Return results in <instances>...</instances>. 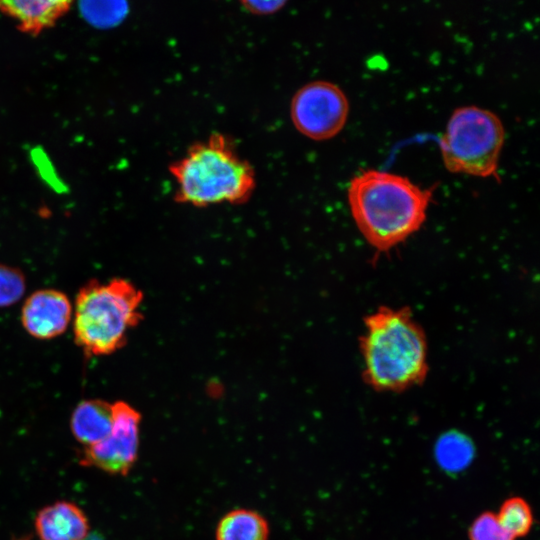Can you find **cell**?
<instances>
[{
    "label": "cell",
    "mask_w": 540,
    "mask_h": 540,
    "mask_svg": "<svg viewBox=\"0 0 540 540\" xmlns=\"http://www.w3.org/2000/svg\"><path fill=\"white\" fill-rule=\"evenodd\" d=\"M432 192L405 176L375 169L355 175L347 190L356 226L378 253L389 252L420 229Z\"/></svg>",
    "instance_id": "obj_1"
},
{
    "label": "cell",
    "mask_w": 540,
    "mask_h": 540,
    "mask_svg": "<svg viewBox=\"0 0 540 540\" xmlns=\"http://www.w3.org/2000/svg\"><path fill=\"white\" fill-rule=\"evenodd\" d=\"M364 325L360 349L367 385L378 392L397 393L425 380L427 340L408 308L379 307Z\"/></svg>",
    "instance_id": "obj_2"
},
{
    "label": "cell",
    "mask_w": 540,
    "mask_h": 540,
    "mask_svg": "<svg viewBox=\"0 0 540 540\" xmlns=\"http://www.w3.org/2000/svg\"><path fill=\"white\" fill-rule=\"evenodd\" d=\"M169 171L177 183L175 201L197 207L245 203L256 187L254 168L218 132L189 146Z\"/></svg>",
    "instance_id": "obj_3"
},
{
    "label": "cell",
    "mask_w": 540,
    "mask_h": 540,
    "mask_svg": "<svg viewBox=\"0 0 540 540\" xmlns=\"http://www.w3.org/2000/svg\"><path fill=\"white\" fill-rule=\"evenodd\" d=\"M142 299V292L125 279L85 284L77 294L73 319L75 342L84 354L109 355L123 347L141 320Z\"/></svg>",
    "instance_id": "obj_4"
},
{
    "label": "cell",
    "mask_w": 540,
    "mask_h": 540,
    "mask_svg": "<svg viewBox=\"0 0 540 540\" xmlns=\"http://www.w3.org/2000/svg\"><path fill=\"white\" fill-rule=\"evenodd\" d=\"M504 140L505 130L499 117L487 109L470 105L453 111L439 147L450 172L498 178Z\"/></svg>",
    "instance_id": "obj_5"
},
{
    "label": "cell",
    "mask_w": 540,
    "mask_h": 540,
    "mask_svg": "<svg viewBox=\"0 0 540 540\" xmlns=\"http://www.w3.org/2000/svg\"><path fill=\"white\" fill-rule=\"evenodd\" d=\"M349 114L346 94L336 84L311 81L294 94L290 115L294 127L304 136L321 141L334 137L344 127Z\"/></svg>",
    "instance_id": "obj_6"
},
{
    "label": "cell",
    "mask_w": 540,
    "mask_h": 540,
    "mask_svg": "<svg viewBox=\"0 0 540 540\" xmlns=\"http://www.w3.org/2000/svg\"><path fill=\"white\" fill-rule=\"evenodd\" d=\"M112 409L110 433L101 442L84 447L80 464L126 476L138 458L141 414L124 401L113 403Z\"/></svg>",
    "instance_id": "obj_7"
},
{
    "label": "cell",
    "mask_w": 540,
    "mask_h": 540,
    "mask_svg": "<svg viewBox=\"0 0 540 540\" xmlns=\"http://www.w3.org/2000/svg\"><path fill=\"white\" fill-rule=\"evenodd\" d=\"M72 318L68 297L55 289H41L24 302L21 322L29 335L42 340L61 335Z\"/></svg>",
    "instance_id": "obj_8"
},
{
    "label": "cell",
    "mask_w": 540,
    "mask_h": 540,
    "mask_svg": "<svg viewBox=\"0 0 540 540\" xmlns=\"http://www.w3.org/2000/svg\"><path fill=\"white\" fill-rule=\"evenodd\" d=\"M89 529L84 511L70 501L45 506L35 517V530L40 540H84Z\"/></svg>",
    "instance_id": "obj_9"
},
{
    "label": "cell",
    "mask_w": 540,
    "mask_h": 540,
    "mask_svg": "<svg viewBox=\"0 0 540 540\" xmlns=\"http://www.w3.org/2000/svg\"><path fill=\"white\" fill-rule=\"evenodd\" d=\"M71 6L62 0L0 1V11L16 21L22 32L38 34L54 25Z\"/></svg>",
    "instance_id": "obj_10"
},
{
    "label": "cell",
    "mask_w": 540,
    "mask_h": 540,
    "mask_svg": "<svg viewBox=\"0 0 540 540\" xmlns=\"http://www.w3.org/2000/svg\"><path fill=\"white\" fill-rule=\"evenodd\" d=\"M112 404L101 399L81 401L73 410L70 428L74 438L84 447L104 440L112 429Z\"/></svg>",
    "instance_id": "obj_11"
},
{
    "label": "cell",
    "mask_w": 540,
    "mask_h": 540,
    "mask_svg": "<svg viewBox=\"0 0 540 540\" xmlns=\"http://www.w3.org/2000/svg\"><path fill=\"white\" fill-rule=\"evenodd\" d=\"M267 519L259 512L237 508L227 512L218 522L216 540H269Z\"/></svg>",
    "instance_id": "obj_12"
},
{
    "label": "cell",
    "mask_w": 540,
    "mask_h": 540,
    "mask_svg": "<svg viewBox=\"0 0 540 540\" xmlns=\"http://www.w3.org/2000/svg\"><path fill=\"white\" fill-rule=\"evenodd\" d=\"M495 513L500 525L515 540L526 537L535 522L530 503L520 496L506 498Z\"/></svg>",
    "instance_id": "obj_13"
},
{
    "label": "cell",
    "mask_w": 540,
    "mask_h": 540,
    "mask_svg": "<svg viewBox=\"0 0 540 540\" xmlns=\"http://www.w3.org/2000/svg\"><path fill=\"white\" fill-rule=\"evenodd\" d=\"M80 10L85 19L98 27H111L121 22L128 12L126 2H82Z\"/></svg>",
    "instance_id": "obj_14"
},
{
    "label": "cell",
    "mask_w": 540,
    "mask_h": 540,
    "mask_svg": "<svg viewBox=\"0 0 540 540\" xmlns=\"http://www.w3.org/2000/svg\"><path fill=\"white\" fill-rule=\"evenodd\" d=\"M468 540H515L500 525L496 513L483 511L468 527Z\"/></svg>",
    "instance_id": "obj_15"
},
{
    "label": "cell",
    "mask_w": 540,
    "mask_h": 540,
    "mask_svg": "<svg viewBox=\"0 0 540 540\" xmlns=\"http://www.w3.org/2000/svg\"><path fill=\"white\" fill-rule=\"evenodd\" d=\"M25 288V277L20 270L0 264V307L17 303Z\"/></svg>",
    "instance_id": "obj_16"
},
{
    "label": "cell",
    "mask_w": 540,
    "mask_h": 540,
    "mask_svg": "<svg viewBox=\"0 0 540 540\" xmlns=\"http://www.w3.org/2000/svg\"><path fill=\"white\" fill-rule=\"evenodd\" d=\"M246 11L254 15H270L285 6V1H241Z\"/></svg>",
    "instance_id": "obj_17"
}]
</instances>
